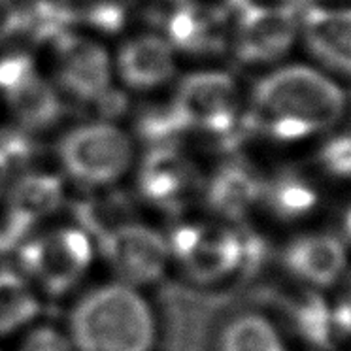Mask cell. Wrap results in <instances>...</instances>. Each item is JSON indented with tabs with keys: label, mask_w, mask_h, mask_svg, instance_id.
Here are the masks:
<instances>
[{
	"label": "cell",
	"mask_w": 351,
	"mask_h": 351,
	"mask_svg": "<svg viewBox=\"0 0 351 351\" xmlns=\"http://www.w3.org/2000/svg\"><path fill=\"white\" fill-rule=\"evenodd\" d=\"M308 49L335 72L351 76V8H310L302 17Z\"/></svg>",
	"instance_id": "2e32d148"
},
{
	"label": "cell",
	"mask_w": 351,
	"mask_h": 351,
	"mask_svg": "<svg viewBox=\"0 0 351 351\" xmlns=\"http://www.w3.org/2000/svg\"><path fill=\"white\" fill-rule=\"evenodd\" d=\"M168 44L187 51H208L219 44L217 17L195 4H180L167 17Z\"/></svg>",
	"instance_id": "d6986e66"
},
{
	"label": "cell",
	"mask_w": 351,
	"mask_h": 351,
	"mask_svg": "<svg viewBox=\"0 0 351 351\" xmlns=\"http://www.w3.org/2000/svg\"><path fill=\"white\" fill-rule=\"evenodd\" d=\"M76 351H152L157 325L152 306L127 283L85 293L70 312Z\"/></svg>",
	"instance_id": "7a4b0ae2"
},
{
	"label": "cell",
	"mask_w": 351,
	"mask_h": 351,
	"mask_svg": "<svg viewBox=\"0 0 351 351\" xmlns=\"http://www.w3.org/2000/svg\"><path fill=\"white\" fill-rule=\"evenodd\" d=\"M225 302L195 291L168 287L162 293L168 351H208L210 332Z\"/></svg>",
	"instance_id": "8fae6325"
},
{
	"label": "cell",
	"mask_w": 351,
	"mask_h": 351,
	"mask_svg": "<svg viewBox=\"0 0 351 351\" xmlns=\"http://www.w3.org/2000/svg\"><path fill=\"white\" fill-rule=\"evenodd\" d=\"M208 351H287L280 328L265 313L223 306L210 332Z\"/></svg>",
	"instance_id": "5bb4252c"
},
{
	"label": "cell",
	"mask_w": 351,
	"mask_h": 351,
	"mask_svg": "<svg viewBox=\"0 0 351 351\" xmlns=\"http://www.w3.org/2000/svg\"><path fill=\"white\" fill-rule=\"evenodd\" d=\"M100 252L127 285H147L167 268L170 250L157 230L142 223H125L99 238Z\"/></svg>",
	"instance_id": "52a82bcc"
},
{
	"label": "cell",
	"mask_w": 351,
	"mask_h": 351,
	"mask_svg": "<svg viewBox=\"0 0 351 351\" xmlns=\"http://www.w3.org/2000/svg\"><path fill=\"white\" fill-rule=\"evenodd\" d=\"M38 312V298L23 276L14 270H0V335L23 327Z\"/></svg>",
	"instance_id": "44dd1931"
},
{
	"label": "cell",
	"mask_w": 351,
	"mask_h": 351,
	"mask_svg": "<svg viewBox=\"0 0 351 351\" xmlns=\"http://www.w3.org/2000/svg\"><path fill=\"white\" fill-rule=\"evenodd\" d=\"M289 315L295 327L308 342L315 346H328L335 335L336 325L332 312L315 295H308L302 300L289 304Z\"/></svg>",
	"instance_id": "603a6c76"
},
{
	"label": "cell",
	"mask_w": 351,
	"mask_h": 351,
	"mask_svg": "<svg viewBox=\"0 0 351 351\" xmlns=\"http://www.w3.org/2000/svg\"><path fill=\"white\" fill-rule=\"evenodd\" d=\"M291 274L313 287L335 285L348 267V253L338 238L330 234H306L293 240L283 253Z\"/></svg>",
	"instance_id": "9a60e30c"
},
{
	"label": "cell",
	"mask_w": 351,
	"mask_h": 351,
	"mask_svg": "<svg viewBox=\"0 0 351 351\" xmlns=\"http://www.w3.org/2000/svg\"><path fill=\"white\" fill-rule=\"evenodd\" d=\"M263 197L267 199L272 212L285 219H295L310 214L317 204V193L304 180L297 176H280L274 182L263 187Z\"/></svg>",
	"instance_id": "7402d4cb"
},
{
	"label": "cell",
	"mask_w": 351,
	"mask_h": 351,
	"mask_svg": "<svg viewBox=\"0 0 351 351\" xmlns=\"http://www.w3.org/2000/svg\"><path fill=\"white\" fill-rule=\"evenodd\" d=\"M0 93L27 130L53 127L62 114L59 95L32 66L25 55L0 61Z\"/></svg>",
	"instance_id": "9c48e42d"
},
{
	"label": "cell",
	"mask_w": 351,
	"mask_h": 351,
	"mask_svg": "<svg viewBox=\"0 0 351 351\" xmlns=\"http://www.w3.org/2000/svg\"><path fill=\"white\" fill-rule=\"evenodd\" d=\"M21 32V6L14 0H0V44Z\"/></svg>",
	"instance_id": "484cf974"
},
{
	"label": "cell",
	"mask_w": 351,
	"mask_h": 351,
	"mask_svg": "<svg viewBox=\"0 0 351 351\" xmlns=\"http://www.w3.org/2000/svg\"><path fill=\"white\" fill-rule=\"evenodd\" d=\"M167 242L193 282L212 285L242 270L244 238L237 230L182 225L172 230Z\"/></svg>",
	"instance_id": "8992f818"
},
{
	"label": "cell",
	"mask_w": 351,
	"mask_h": 351,
	"mask_svg": "<svg viewBox=\"0 0 351 351\" xmlns=\"http://www.w3.org/2000/svg\"><path fill=\"white\" fill-rule=\"evenodd\" d=\"M343 225H346V232H348V237L351 238V208L348 210V214H346V221H343Z\"/></svg>",
	"instance_id": "f1b7e54d"
},
{
	"label": "cell",
	"mask_w": 351,
	"mask_h": 351,
	"mask_svg": "<svg viewBox=\"0 0 351 351\" xmlns=\"http://www.w3.org/2000/svg\"><path fill=\"white\" fill-rule=\"evenodd\" d=\"M332 317H335L336 330L340 332H351V283L346 293L343 302L336 310H332Z\"/></svg>",
	"instance_id": "4316f807"
},
{
	"label": "cell",
	"mask_w": 351,
	"mask_h": 351,
	"mask_svg": "<svg viewBox=\"0 0 351 351\" xmlns=\"http://www.w3.org/2000/svg\"><path fill=\"white\" fill-rule=\"evenodd\" d=\"M237 14V55L268 62L289 51L297 34V10H242Z\"/></svg>",
	"instance_id": "4fadbf2b"
},
{
	"label": "cell",
	"mask_w": 351,
	"mask_h": 351,
	"mask_svg": "<svg viewBox=\"0 0 351 351\" xmlns=\"http://www.w3.org/2000/svg\"><path fill=\"white\" fill-rule=\"evenodd\" d=\"M321 167L336 178H351V136L330 138L319 152Z\"/></svg>",
	"instance_id": "cb8c5ba5"
},
{
	"label": "cell",
	"mask_w": 351,
	"mask_h": 351,
	"mask_svg": "<svg viewBox=\"0 0 351 351\" xmlns=\"http://www.w3.org/2000/svg\"><path fill=\"white\" fill-rule=\"evenodd\" d=\"M237 117L234 80L225 72H197L180 84L168 108L145 115L140 121V132L157 142L193 129L232 140Z\"/></svg>",
	"instance_id": "3957f363"
},
{
	"label": "cell",
	"mask_w": 351,
	"mask_h": 351,
	"mask_svg": "<svg viewBox=\"0 0 351 351\" xmlns=\"http://www.w3.org/2000/svg\"><path fill=\"white\" fill-rule=\"evenodd\" d=\"M117 69L132 89H153L167 84L176 70L172 46L167 40L144 34L129 40L119 51Z\"/></svg>",
	"instance_id": "e0dca14e"
},
{
	"label": "cell",
	"mask_w": 351,
	"mask_h": 351,
	"mask_svg": "<svg viewBox=\"0 0 351 351\" xmlns=\"http://www.w3.org/2000/svg\"><path fill=\"white\" fill-rule=\"evenodd\" d=\"M200 187L202 178L197 167L170 145L153 147L142 160L138 174L140 195L168 214H178L189 206Z\"/></svg>",
	"instance_id": "ba28073f"
},
{
	"label": "cell",
	"mask_w": 351,
	"mask_h": 351,
	"mask_svg": "<svg viewBox=\"0 0 351 351\" xmlns=\"http://www.w3.org/2000/svg\"><path fill=\"white\" fill-rule=\"evenodd\" d=\"M265 184L252 168L229 162L214 174L206 185V202L214 214L230 221L242 219L259 199Z\"/></svg>",
	"instance_id": "ac0fdd59"
},
{
	"label": "cell",
	"mask_w": 351,
	"mask_h": 351,
	"mask_svg": "<svg viewBox=\"0 0 351 351\" xmlns=\"http://www.w3.org/2000/svg\"><path fill=\"white\" fill-rule=\"evenodd\" d=\"M19 351H72V343L61 330L49 325L32 328L19 346Z\"/></svg>",
	"instance_id": "d4e9b609"
},
{
	"label": "cell",
	"mask_w": 351,
	"mask_h": 351,
	"mask_svg": "<svg viewBox=\"0 0 351 351\" xmlns=\"http://www.w3.org/2000/svg\"><path fill=\"white\" fill-rule=\"evenodd\" d=\"M10 170H12V165L8 162V159L2 155V152H0V189L4 187V184H6V180H8L10 176Z\"/></svg>",
	"instance_id": "83f0119b"
},
{
	"label": "cell",
	"mask_w": 351,
	"mask_h": 351,
	"mask_svg": "<svg viewBox=\"0 0 351 351\" xmlns=\"http://www.w3.org/2000/svg\"><path fill=\"white\" fill-rule=\"evenodd\" d=\"M72 214L80 229L99 240L110 230L134 221V208L127 195L110 193L104 197H89L72 204Z\"/></svg>",
	"instance_id": "ffe728a7"
},
{
	"label": "cell",
	"mask_w": 351,
	"mask_h": 351,
	"mask_svg": "<svg viewBox=\"0 0 351 351\" xmlns=\"http://www.w3.org/2000/svg\"><path fill=\"white\" fill-rule=\"evenodd\" d=\"M91 261V240L82 229H57L23 242L19 250L21 268L53 297L72 289Z\"/></svg>",
	"instance_id": "5b68a950"
},
{
	"label": "cell",
	"mask_w": 351,
	"mask_h": 351,
	"mask_svg": "<svg viewBox=\"0 0 351 351\" xmlns=\"http://www.w3.org/2000/svg\"><path fill=\"white\" fill-rule=\"evenodd\" d=\"M346 106L342 89L308 66H283L253 93V127L276 140H298L335 125Z\"/></svg>",
	"instance_id": "6da1fadb"
},
{
	"label": "cell",
	"mask_w": 351,
	"mask_h": 351,
	"mask_svg": "<svg viewBox=\"0 0 351 351\" xmlns=\"http://www.w3.org/2000/svg\"><path fill=\"white\" fill-rule=\"evenodd\" d=\"M70 178L84 185H108L132 162L130 138L110 123H89L64 134L57 147Z\"/></svg>",
	"instance_id": "277c9868"
},
{
	"label": "cell",
	"mask_w": 351,
	"mask_h": 351,
	"mask_svg": "<svg viewBox=\"0 0 351 351\" xmlns=\"http://www.w3.org/2000/svg\"><path fill=\"white\" fill-rule=\"evenodd\" d=\"M53 42L59 55V80L70 95L97 102L110 91L112 64L104 47L70 31Z\"/></svg>",
	"instance_id": "7c38bea8"
},
{
	"label": "cell",
	"mask_w": 351,
	"mask_h": 351,
	"mask_svg": "<svg viewBox=\"0 0 351 351\" xmlns=\"http://www.w3.org/2000/svg\"><path fill=\"white\" fill-rule=\"evenodd\" d=\"M64 185L51 174H27L10 189L6 215L0 221V253L23 244L32 227L62 206Z\"/></svg>",
	"instance_id": "30bf717a"
}]
</instances>
